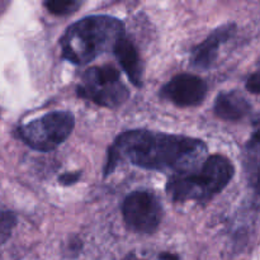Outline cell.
I'll return each mask as SVG.
<instances>
[{"mask_svg":"<svg viewBox=\"0 0 260 260\" xmlns=\"http://www.w3.org/2000/svg\"><path fill=\"white\" fill-rule=\"evenodd\" d=\"M159 260H178V258L175 255H173V254L164 253L159 256Z\"/></svg>","mask_w":260,"mask_h":260,"instance_id":"cell-16","label":"cell"},{"mask_svg":"<svg viewBox=\"0 0 260 260\" xmlns=\"http://www.w3.org/2000/svg\"><path fill=\"white\" fill-rule=\"evenodd\" d=\"M234 32H235L234 24H225L213 30L206 38L205 42L200 43L197 47H194L192 57H190V63L196 69H202V70L210 69L217 57L220 47L234 35Z\"/></svg>","mask_w":260,"mask_h":260,"instance_id":"cell-8","label":"cell"},{"mask_svg":"<svg viewBox=\"0 0 260 260\" xmlns=\"http://www.w3.org/2000/svg\"><path fill=\"white\" fill-rule=\"evenodd\" d=\"M251 107L248 99L238 91L221 93L215 102V113L226 121H238L249 114Z\"/></svg>","mask_w":260,"mask_h":260,"instance_id":"cell-11","label":"cell"},{"mask_svg":"<svg viewBox=\"0 0 260 260\" xmlns=\"http://www.w3.org/2000/svg\"><path fill=\"white\" fill-rule=\"evenodd\" d=\"M75 119L71 112L55 111L45 114L19 128L25 144L38 151H51L60 146L73 132Z\"/></svg>","mask_w":260,"mask_h":260,"instance_id":"cell-5","label":"cell"},{"mask_svg":"<svg viewBox=\"0 0 260 260\" xmlns=\"http://www.w3.org/2000/svg\"><path fill=\"white\" fill-rule=\"evenodd\" d=\"M79 178H80V173L79 172L65 173V174H62L60 178H58V182H60L62 185H70L78 182Z\"/></svg>","mask_w":260,"mask_h":260,"instance_id":"cell-15","label":"cell"},{"mask_svg":"<svg viewBox=\"0 0 260 260\" xmlns=\"http://www.w3.org/2000/svg\"><path fill=\"white\" fill-rule=\"evenodd\" d=\"M15 226V216L12 212L0 210V245L10 238Z\"/></svg>","mask_w":260,"mask_h":260,"instance_id":"cell-13","label":"cell"},{"mask_svg":"<svg viewBox=\"0 0 260 260\" xmlns=\"http://www.w3.org/2000/svg\"><path fill=\"white\" fill-rule=\"evenodd\" d=\"M78 95L106 108H117L128 99V89L113 66H94L81 76Z\"/></svg>","mask_w":260,"mask_h":260,"instance_id":"cell-4","label":"cell"},{"mask_svg":"<svg viewBox=\"0 0 260 260\" xmlns=\"http://www.w3.org/2000/svg\"><path fill=\"white\" fill-rule=\"evenodd\" d=\"M207 152L205 142L177 135L157 132L127 131L116 140L109 151L106 175L119 160L149 170L174 172L175 174L198 169V162Z\"/></svg>","mask_w":260,"mask_h":260,"instance_id":"cell-1","label":"cell"},{"mask_svg":"<svg viewBox=\"0 0 260 260\" xmlns=\"http://www.w3.org/2000/svg\"><path fill=\"white\" fill-rule=\"evenodd\" d=\"M122 212L131 230L140 234H151L159 228L162 208L154 193L137 190L124 200Z\"/></svg>","mask_w":260,"mask_h":260,"instance_id":"cell-6","label":"cell"},{"mask_svg":"<svg viewBox=\"0 0 260 260\" xmlns=\"http://www.w3.org/2000/svg\"><path fill=\"white\" fill-rule=\"evenodd\" d=\"M45 7L52 14L65 15L75 12L80 7V3L73 2V0H70V2H65V0H61V2H46Z\"/></svg>","mask_w":260,"mask_h":260,"instance_id":"cell-12","label":"cell"},{"mask_svg":"<svg viewBox=\"0 0 260 260\" xmlns=\"http://www.w3.org/2000/svg\"><path fill=\"white\" fill-rule=\"evenodd\" d=\"M122 37V20L109 15H91L70 25L61 37L60 45L66 60L75 65H85L111 48L113 50Z\"/></svg>","mask_w":260,"mask_h":260,"instance_id":"cell-2","label":"cell"},{"mask_svg":"<svg viewBox=\"0 0 260 260\" xmlns=\"http://www.w3.org/2000/svg\"><path fill=\"white\" fill-rule=\"evenodd\" d=\"M244 161L250 187L260 194V113L253 119V132L245 146Z\"/></svg>","mask_w":260,"mask_h":260,"instance_id":"cell-10","label":"cell"},{"mask_svg":"<svg viewBox=\"0 0 260 260\" xmlns=\"http://www.w3.org/2000/svg\"><path fill=\"white\" fill-rule=\"evenodd\" d=\"M113 52L116 57L118 58L122 69L127 74L128 79L135 86H141L142 84V74H144V68H142L141 58H140L139 51L135 47L134 42L126 36L118 41L113 48Z\"/></svg>","mask_w":260,"mask_h":260,"instance_id":"cell-9","label":"cell"},{"mask_svg":"<svg viewBox=\"0 0 260 260\" xmlns=\"http://www.w3.org/2000/svg\"><path fill=\"white\" fill-rule=\"evenodd\" d=\"M234 177V165L222 155H213L193 172L174 174L167 190L175 202H206L220 193Z\"/></svg>","mask_w":260,"mask_h":260,"instance_id":"cell-3","label":"cell"},{"mask_svg":"<svg viewBox=\"0 0 260 260\" xmlns=\"http://www.w3.org/2000/svg\"><path fill=\"white\" fill-rule=\"evenodd\" d=\"M161 94L178 107H194L205 101L207 85L198 76L180 74L161 89Z\"/></svg>","mask_w":260,"mask_h":260,"instance_id":"cell-7","label":"cell"},{"mask_svg":"<svg viewBox=\"0 0 260 260\" xmlns=\"http://www.w3.org/2000/svg\"><path fill=\"white\" fill-rule=\"evenodd\" d=\"M246 89L253 94H260V69L249 76L246 80Z\"/></svg>","mask_w":260,"mask_h":260,"instance_id":"cell-14","label":"cell"}]
</instances>
